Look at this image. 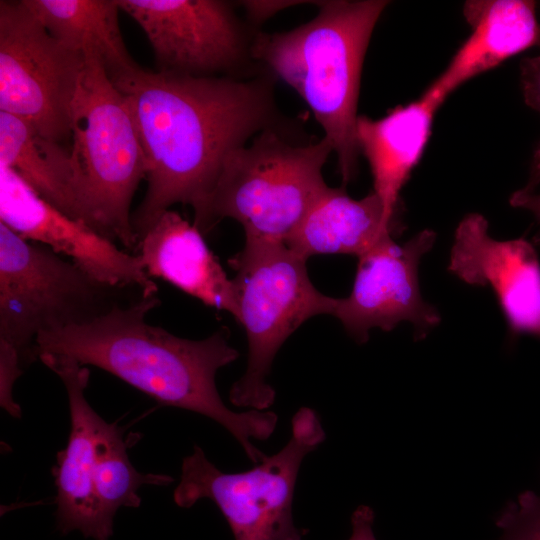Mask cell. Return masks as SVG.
I'll return each instance as SVG.
<instances>
[{"label":"cell","mask_w":540,"mask_h":540,"mask_svg":"<svg viewBox=\"0 0 540 540\" xmlns=\"http://www.w3.org/2000/svg\"><path fill=\"white\" fill-rule=\"evenodd\" d=\"M510 204L513 207L529 210L540 222V194L518 190L512 194Z\"/></svg>","instance_id":"25"},{"label":"cell","mask_w":540,"mask_h":540,"mask_svg":"<svg viewBox=\"0 0 540 540\" xmlns=\"http://www.w3.org/2000/svg\"><path fill=\"white\" fill-rule=\"evenodd\" d=\"M306 261L285 243L254 240H245L229 259L235 271V320L248 341L247 369L229 392L232 405L268 410L276 393L267 377L282 344L308 319L333 314L336 298L315 288Z\"/></svg>","instance_id":"7"},{"label":"cell","mask_w":540,"mask_h":540,"mask_svg":"<svg viewBox=\"0 0 540 540\" xmlns=\"http://www.w3.org/2000/svg\"><path fill=\"white\" fill-rule=\"evenodd\" d=\"M521 81L526 103L540 111V57L525 59L522 63ZM540 183V147L535 151L528 184L524 192H533Z\"/></svg>","instance_id":"23"},{"label":"cell","mask_w":540,"mask_h":540,"mask_svg":"<svg viewBox=\"0 0 540 540\" xmlns=\"http://www.w3.org/2000/svg\"><path fill=\"white\" fill-rule=\"evenodd\" d=\"M0 219L21 237L43 244L95 279L158 293L137 254L126 253L83 221L61 212L12 168L0 164Z\"/></svg>","instance_id":"11"},{"label":"cell","mask_w":540,"mask_h":540,"mask_svg":"<svg viewBox=\"0 0 540 540\" xmlns=\"http://www.w3.org/2000/svg\"><path fill=\"white\" fill-rule=\"evenodd\" d=\"M174 479L164 474H143L132 465L123 431L107 423L101 436L94 471V492L102 514L113 524L120 507H139L138 489L142 485L167 486Z\"/></svg>","instance_id":"21"},{"label":"cell","mask_w":540,"mask_h":540,"mask_svg":"<svg viewBox=\"0 0 540 540\" xmlns=\"http://www.w3.org/2000/svg\"><path fill=\"white\" fill-rule=\"evenodd\" d=\"M203 233L167 210L139 237L137 255L148 276L160 278L204 304L237 316L232 280L208 248Z\"/></svg>","instance_id":"15"},{"label":"cell","mask_w":540,"mask_h":540,"mask_svg":"<svg viewBox=\"0 0 540 540\" xmlns=\"http://www.w3.org/2000/svg\"><path fill=\"white\" fill-rule=\"evenodd\" d=\"M501 540H540V495L524 491L499 514Z\"/></svg>","instance_id":"22"},{"label":"cell","mask_w":540,"mask_h":540,"mask_svg":"<svg viewBox=\"0 0 540 540\" xmlns=\"http://www.w3.org/2000/svg\"><path fill=\"white\" fill-rule=\"evenodd\" d=\"M472 33L425 94L440 102L469 79L540 43L535 2L472 0L463 6Z\"/></svg>","instance_id":"16"},{"label":"cell","mask_w":540,"mask_h":540,"mask_svg":"<svg viewBox=\"0 0 540 540\" xmlns=\"http://www.w3.org/2000/svg\"><path fill=\"white\" fill-rule=\"evenodd\" d=\"M153 293L103 283L0 222V345L15 351L25 368L38 359L41 333L86 323Z\"/></svg>","instance_id":"6"},{"label":"cell","mask_w":540,"mask_h":540,"mask_svg":"<svg viewBox=\"0 0 540 540\" xmlns=\"http://www.w3.org/2000/svg\"><path fill=\"white\" fill-rule=\"evenodd\" d=\"M108 76L128 102L147 163V189L132 214L138 240L176 203L192 206L197 222L227 155L268 129V86L137 63Z\"/></svg>","instance_id":"1"},{"label":"cell","mask_w":540,"mask_h":540,"mask_svg":"<svg viewBox=\"0 0 540 540\" xmlns=\"http://www.w3.org/2000/svg\"><path fill=\"white\" fill-rule=\"evenodd\" d=\"M387 1H326L287 32L260 34L252 55L303 98L338 159L344 184L356 173L357 103L364 56Z\"/></svg>","instance_id":"3"},{"label":"cell","mask_w":540,"mask_h":540,"mask_svg":"<svg viewBox=\"0 0 540 540\" xmlns=\"http://www.w3.org/2000/svg\"><path fill=\"white\" fill-rule=\"evenodd\" d=\"M159 304L157 293L147 294L86 323L41 333L37 357L62 355L98 367L159 404L204 415L230 432L254 464L260 463L266 454L251 439L267 440L278 416L269 410L235 412L223 402L216 373L239 357L227 332L219 330L202 340L175 336L146 321Z\"/></svg>","instance_id":"2"},{"label":"cell","mask_w":540,"mask_h":540,"mask_svg":"<svg viewBox=\"0 0 540 540\" xmlns=\"http://www.w3.org/2000/svg\"><path fill=\"white\" fill-rule=\"evenodd\" d=\"M435 239L433 231L423 230L403 245L391 239L358 257L352 291L336 298L332 314L358 343L368 341L372 328L391 331L408 321L422 339L439 324L438 311L423 300L418 283V265Z\"/></svg>","instance_id":"10"},{"label":"cell","mask_w":540,"mask_h":540,"mask_svg":"<svg viewBox=\"0 0 540 540\" xmlns=\"http://www.w3.org/2000/svg\"><path fill=\"white\" fill-rule=\"evenodd\" d=\"M399 229L376 193L356 200L344 188L328 186L285 244L306 260L327 254L360 257Z\"/></svg>","instance_id":"17"},{"label":"cell","mask_w":540,"mask_h":540,"mask_svg":"<svg viewBox=\"0 0 540 540\" xmlns=\"http://www.w3.org/2000/svg\"><path fill=\"white\" fill-rule=\"evenodd\" d=\"M448 270L470 285L492 288L514 334L540 338V261L524 239L498 241L478 213L455 231Z\"/></svg>","instance_id":"14"},{"label":"cell","mask_w":540,"mask_h":540,"mask_svg":"<svg viewBox=\"0 0 540 540\" xmlns=\"http://www.w3.org/2000/svg\"><path fill=\"white\" fill-rule=\"evenodd\" d=\"M48 32L68 48L97 56L107 74L136 64L119 27L117 0H23Z\"/></svg>","instance_id":"20"},{"label":"cell","mask_w":540,"mask_h":540,"mask_svg":"<svg viewBox=\"0 0 540 540\" xmlns=\"http://www.w3.org/2000/svg\"><path fill=\"white\" fill-rule=\"evenodd\" d=\"M145 32L158 71L206 76L229 69L243 38L229 5L216 0H117Z\"/></svg>","instance_id":"12"},{"label":"cell","mask_w":540,"mask_h":540,"mask_svg":"<svg viewBox=\"0 0 540 540\" xmlns=\"http://www.w3.org/2000/svg\"><path fill=\"white\" fill-rule=\"evenodd\" d=\"M438 99L423 94L417 101L398 106L383 118L359 116L357 141L368 160L374 190L386 211L395 216L400 190L421 158L431 133Z\"/></svg>","instance_id":"18"},{"label":"cell","mask_w":540,"mask_h":540,"mask_svg":"<svg viewBox=\"0 0 540 540\" xmlns=\"http://www.w3.org/2000/svg\"><path fill=\"white\" fill-rule=\"evenodd\" d=\"M85 57L53 37L23 0L0 1V111L61 143Z\"/></svg>","instance_id":"9"},{"label":"cell","mask_w":540,"mask_h":540,"mask_svg":"<svg viewBox=\"0 0 540 540\" xmlns=\"http://www.w3.org/2000/svg\"><path fill=\"white\" fill-rule=\"evenodd\" d=\"M38 359L63 382L69 403L70 434L57 453L52 473L56 485V523L62 534L74 530L95 540H109L113 524L101 512L94 492L98 446L108 422L88 403L90 371L72 358L44 353Z\"/></svg>","instance_id":"13"},{"label":"cell","mask_w":540,"mask_h":540,"mask_svg":"<svg viewBox=\"0 0 540 540\" xmlns=\"http://www.w3.org/2000/svg\"><path fill=\"white\" fill-rule=\"evenodd\" d=\"M332 151L326 138L296 146L263 130L251 145L227 155L194 225L206 233L232 218L242 225L245 240L286 243L328 188L322 169Z\"/></svg>","instance_id":"5"},{"label":"cell","mask_w":540,"mask_h":540,"mask_svg":"<svg viewBox=\"0 0 540 540\" xmlns=\"http://www.w3.org/2000/svg\"><path fill=\"white\" fill-rule=\"evenodd\" d=\"M325 438L317 413L301 407L292 417L288 443L248 471L224 473L196 445L182 461L173 500L182 508L212 500L235 540H302L307 530L295 526L292 510L297 475L305 456Z\"/></svg>","instance_id":"8"},{"label":"cell","mask_w":540,"mask_h":540,"mask_svg":"<svg viewBox=\"0 0 540 540\" xmlns=\"http://www.w3.org/2000/svg\"><path fill=\"white\" fill-rule=\"evenodd\" d=\"M0 164L16 171L49 204L82 220L70 155L60 143L0 111Z\"/></svg>","instance_id":"19"},{"label":"cell","mask_w":540,"mask_h":540,"mask_svg":"<svg viewBox=\"0 0 540 540\" xmlns=\"http://www.w3.org/2000/svg\"><path fill=\"white\" fill-rule=\"evenodd\" d=\"M84 57L71 107L70 148L81 217L103 236L137 251L131 203L146 178L145 154L126 98L97 56Z\"/></svg>","instance_id":"4"},{"label":"cell","mask_w":540,"mask_h":540,"mask_svg":"<svg viewBox=\"0 0 540 540\" xmlns=\"http://www.w3.org/2000/svg\"><path fill=\"white\" fill-rule=\"evenodd\" d=\"M373 523V510L366 505L359 506L351 517L352 533L348 540H376Z\"/></svg>","instance_id":"24"}]
</instances>
